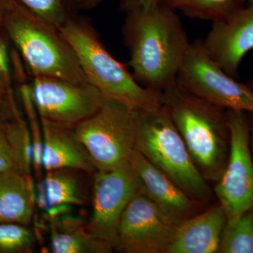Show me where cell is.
I'll list each match as a JSON object with an SVG mask.
<instances>
[{"label": "cell", "instance_id": "6da1fadb", "mask_svg": "<svg viewBox=\"0 0 253 253\" xmlns=\"http://www.w3.org/2000/svg\"><path fill=\"white\" fill-rule=\"evenodd\" d=\"M123 33L141 85L162 93L176 83L191 43L174 9L159 2L146 10L130 8Z\"/></svg>", "mask_w": 253, "mask_h": 253}, {"label": "cell", "instance_id": "7a4b0ae2", "mask_svg": "<svg viewBox=\"0 0 253 253\" xmlns=\"http://www.w3.org/2000/svg\"><path fill=\"white\" fill-rule=\"evenodd\" d=\"M162 98L199 172L206 179L219 180L230 151L227 111L177 83L163 91Z\"/></svg>", "mask_w": 253, "mask_h": 253}, {"label": "cell", "instance_id": "3957f363", "mask_svg": "<svg viewBox=\"0 0 253 253\" xmlns=\"http://www.w3.org/2000/svg\"><path fill=\"white\" fill-rule=\"evenodd\" d=\"M1 28L32 76L89 84L74 50L60 30L23 9L15 0L5 15Z\"/></svg>", "mask_w": 253, "mask_h": 253}, {"label": "cell", "instance_id": "277c9868", "mask_svg": "<svg viewBox=\"0 0 253 253\" xmlns=\"http://www.w3.org/2000/svg\"><path fill=\"white\" fill-rule=\"evenodd\" d=\"M60 31L74 50L89 84L105 97L134 111L163 106L162 93L141 85L125 65L110 54L89 26L71 18Z\"/></svg>", "mask_w": 253, "mask_h": 253}, {"label": "cell", "instance_id": "5b68a950", "mask_svg": "<svg viewBox=\"0 0 253 253\" xmlns=\"http://www.w3.org/2000/svg\"><path fill=\"white\" fill-rule=\"evenodd\" d=\"M135 148L181 189L194 199L209 195L206 179L190 156L164 105L134 111Z\"/></svg>", "mask_w": 253, "mask_h": 253}, {"label": "cell", "instance_id": "8992f818", "mask_svg": "<svg viewBox=\"0 0 253 253\" xmlns=\"http://www.w3.org/2000/svg\"><path fill=\"white\" fill-rule=\"evenodd\" d=\"M96 171L107 172L128 162L135 148L134 111L105 97L99 109L73 128Z\"/></svg>", "mask_w": 253, "mask_h": 253}, {"label": "cell", "instance_id": "52a82bcc", "mask_svg": "<svg viewBox=\"0 0 253 253\" xmlns=\"http://www.w3.org/2000/svg\"><path fill=\"white\" fill-rule=\"evenodd\" d=\"M176 83L212 104L226 110L253 114V90L224 73L210 58L203 41L191 43L178 73Z\"/></svg>", "mask_w": 253, "mask_h": 253}, {"label": "cell", "instance_id": "ba28073f", "mask_svg": "<svg viewBox=\"0 0 253 253\" xmlns=\"http://www.w3.org/2000/svg\"><path fill=\"white\" fill-rule=\"evenodd\" d=\"M226 111L230 129V151L215 193L225 211L227 222H231L253 210V163L247 113Z\"/></svg>", "mask_w": 253, "mask_h": 253}, {"label": "cell", "instance_id": "9c48e42d", "mask_svg": "<svg viewBox=\"0 0 253 253\" xmlns=\"http://www.w3.org/2000/svg\"><path fill=\"white\" fill-rule=\"evenodd\" d=\"M181 221L139 190L123 213L114 249L125 253H167Z\"/></svg>", "mask_w": 253, "mask_h": 253}, {"label": "cell", "instance_id": "30bf717a", "mask_svg": "<svg viewBox=\"0 0 253 253\" xmlns=\"http://www.w3.org/2000/svg\"><path fill=\"white\" fill-rule=\"evenodd\" d=\"M32 99L42 121L73 129L94 114L104 96L91 84L32 76Z\"/></svg>", "mask_w": 253, "mask_h": 253}, {"label": "cell", "instance_id": "8fae6325", "mask_svg": "<svg viewBox=\"0 0 253 253\" xmlns=\"http://www.w3.org/2000/svg\"><path fill=\"white\" fill-rule=\"evenodd\" d=\"M92 183V213L86 230L114 248L123 213L139 190L137 176L128 161L113 170L96 171Z\"/></svg>", "mask_w": 253, "mask_h": 253}, {"label": "cell", "instance_id": "7c38bea8", "mask_svg": "<svg viewBox=\"0 0 253 253\" xmlns=\"http://www.w3.org/2000/svg\"><path fill=\"white\" fill-rule=\"evenodd\" d=\"M203 44L210 58L236 79L241 61L253 49V4L225 20L213 22Z\"/></svg>", "mask_w": 253, "mask_h": 253}, {"label": "cell", "instance_id": "4fadbf2b", "mask_svg": "<svg viewBox=\"0 0 253 253\" xmlns=\"http://www.w3.org/2000/svg\"><path fill=\"white\" fill-rule=\"evenodd\" d=\"M129 162L137 176L141 193L181 220L193 215L195 204L192 199L136 148L131 153Z\"/></svg>", "mask_w": 253, "mask_h": 253}, {"label": "cell", "instance_id": "5bb4252c", "mask_svg": "<svg viewBox=\"0 0 253 253\" xmlns=\"http://www.w3.org/2000/svg\"><path fill=\"white\" fill-rule=\"evenodd\" d=\"M42 167L45 172L75 169L93 176L96 172L92 160L75 134L73 129L42 121Z\"/></svg>", "mask_w": 253, "mask_h": 253}, {"label": "cell", "instance_id": "9a60e30c", "mask_svg": "<svg viewBox=\"0 0 253 253\" xmlns=\"http://www.w3.org/2000/svg\"><path fill=\"white\" fill-rule=\"evenodd\" d=\"M227 217L220 204L181 221L167 253H217Z\"/></svg>", "mask_w": 253, "mask_h": 253}, {"label": "cell", "instance_id": "2e32d148", "mask_svg": "<svg viewBox=\"0 0 253 253\" xmlns=\"http://www.w3.org/2000/svg\"><path fill=\"white\" fill-rule=\"evenodd\" d=\"M33 148L28 123L20 111L0 107V176L18 172L31 176Z\"/></svg>", "mask_w": 253, "mask_h": 253}, {"label": "cell", "instance_id": "e0dca14e", "mask_svg": "<svg viewBox=\"0 0 253 253\" xmlns=\"http://www.w3.org/2000/svg\"><path fill=\"white\" fill-rule=\"evenodd\" d=\"M36 201L31 176L12 172L0 176V223L28 226Z\"/></svg>", "mask_w": 253, "mask_h": 253}, {"label": "cell", "instance_id": "ac0fdd59", "mask_svg": "<svg viewBox=\"0 0 253 253\" xmlns=\"http://www.w3.org/2000/svg\"><path fill=\"white\" fill-rule=\"evenodd\" d=\"M39 186L44 194L41 207L83 206L87 204L89 191L84 176L87 173L75 169H59L45 172Z\"/></svg>", "mask_w": 253, "mask_h": 253}, {"label": "cell", "instance_id": "d6986e66", "mask_svg": "<svg viewBox=\"0 0 253 253\" xmlns=\"http://www.w3.org/2000/svg\"><path fill=\"white\" fill-rule=\"evenodd\" d=\"M50 228L53 253H111L114 249L112 244L91 235L79 219L55 218Z\"/></svg>", "mask_w": 253, "mask_h": 253}, {"label": "cell", "instance_id": "ffe728a7", "mask_svg": "<svg viewBox=\"0 0 253 253\" xmlns=\"http://www.w3.org/2000/svg\"><path fill=\"white\" fill-rule=\"evenodd\" d=\"M246 1L248 0H177L174 9L181 10L190 17L216 22L242 9Z\"/></svg>", "mask_w": 253, "mask_h": 253}, {"label": "cell", "instance_id": "44dd1931", "mask_svg": "<svg viewBox=\"0 0 253 253\" xmlns=\"http://www.w3.org/2000/svg\"><path fill=\"white\" fill-rule=\"evenodd\" d=\"M217 253H253V210L235 220L226 221Z\"/></svg>", "mask_w": 253, "mask_h": 253}, {"label": "cell", "instance_id": "7402d4cb", "mask_svg": "<svg viewBox=\"0 0 253 253\" xmlns=\"http://www.w3.org/2000/svg\"><path fill=\"white\" fill-rule=\"evenodd\" d=\"M9 39L0 28V107L18 110L15 101L14 84L16 78H22L17 61L11 54Z\"/></svg>", "mask_w": 253, "mask_h": 253}, {"label": "cell", "instance_id": "603a6c76", "mask_svg": "<svg viewBox=\"0 0 253 253\" xmlns=\"http://www.w3.org/2000/svg\"><path fill=\"white\" fill-rule=\"evenodd\" d=\"M20 94L22 101L23 109L27 117L33 148V169L38 181L42 179V151L43 132L41 118L33 104L29 85L21 82Z\"/></svg>", "mask_w": 253, "mask_h": 253}, {"label": "cell", "instance_id": "cb8c5ba5", "mask_svg": "<svg viewBox=\"0 0 253 253\" xmlns=\"http://www.w3.org/2000/svg\"><path fill=\"white\" fill-rule=\"evenodd\" d=\"M36 236L27 226L0 223V253H30L36 246Z\"/></svg>", "mask_w": 253, "mask_h": 253}, {"label": "cell", "instance_id": "d4e9b609", "mask_svg": "<svg viewBox=\"0 0 253 253\" xmlns=\"http://www.w3.org/2000/svg\"><path fill=\"white\" fill-rule=\"evenodd\" d=\"M37 17L61 29L70 19L63 0H15Z\"/></svg>", "mask_w": 253, "mask_h": 253}, {"label": "cell", "instance_id": "484cf974", "mask_svg": "<svg viewBox=\"0 0 253 253\" xmlns=\"http://www.w3.org/2000/svg\"><path fill=\"white\" fill-rule=\"evenodd\" d=\"M157 2L158 0H132L130 8L136 7L144 10L149 9Z\"/></svg>", "mask_w": 253, "mask_h": 253}, {"label": "cell", "instance_id": "4316f807", "mask_svg": "<svg viewBox=\"0 0 253 253\" xmlns=\"http://www.w3.org/2000/svg\"><path fill=\"white\" fill-rule=\"evenodd\" d=\"M14 0H0V28H1L5 15L11 7Z\"/></svg>", "mask_w": 253, "mask_h": 253}, {"label": "cell", "instance_id": "83f0119b", "mask_svg": "<svg viewBox=\"0 0 253 253\" xmlns=\"http://www.w3.org/2000/svg\"><path fill=\"white\" fill-rule=\"evenodd\" d=\"M176 1H177V0H158V2L174 9V6Z\"/></svg>", "mask_w": 253, "mask_h": 253}, {"label": "cell", "instance_id": "f1b7e54d", "mask_svg": "<svg viewBox=\"0 0 253 253\" xmlns=\"http://www.w3.org/2000/svg\"><path fill=\"white\" fill-rule=\"evenodd\" d=\"M102 0H83V2L84 6L90 7V6H94V5L98 4Z\"/></svg>", "mask_w": 253, "mask_h": 253}, {"label": "cell", "instance_id": "f546056e", "mask_svg": "<svg viewBox=\"0 0 253 253\" xmlns=\"http://www.w3.org/2000/svg\"><path fill=\"white\" fill-rule=\"evenodd\" d=\"M249 124L250 131L251 132V136H252V141L253 145V114H250Z\"/></svg>", "mask_w": 253, "mask_h": 253}, {"label": "cell", "instance_id": "4dcf8cb0", "mask_svg": "<svg viewBox=\"0 0 253 253\" xmlns=\"http://www.w3.org/2000/svg\"><path fill=\"white\" fill-rule=\"evenodd\" d=\"M248 85L250 86V87L251 88V89L253 90V81H250V83L249 84H248Z\"/></svg>", "mask_w": 253, "mask_h": 253}, {"label": "cell", "instance_id": "1f68e13d", "mask_svg": "<svg viewBox=\"0 0 253 253\" xmlns=\"http://www.w3.org/2000/svg\"><path fill=\"white\" fill-rule=\"evenodd\" d=\"M248 1H249V4H253V0H248Z\"/></svg>", "mask_w": 253, "mask_h": 253}]
</instances>
